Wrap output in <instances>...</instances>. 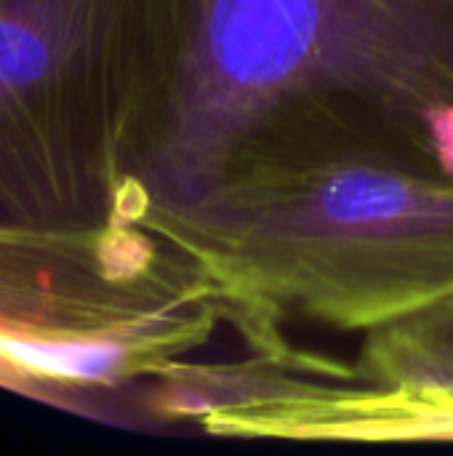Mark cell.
Listing matches in <instances>:
<instances>
[{
  "label": "cell",
  "mask_w": 453,
  "mask_h": 456,
  "mask_svg": "<svg viewBox=\"0 0 453 456\" xmlns=\"http://www.w3.org/2000/svg\"><path fill=\"white\" fill-rule=\"evenodd\" d=\"M312 120L453 176V0H133L115 222L150 230Z\"/></svg>",
  "instance_id": "cell-1"
},
{
  "label": "cell",
  "mask_w": 453,
  "mask_h": 456,
  "mask_svg": "<svg viewBox=\"0 0 453 456\" xmlns=\"http://www.w3.org/2000/svg\"><path fill=\"white\" fill-rule=\"evenodd\" d=\"M147 232L200 267L248 353L302 355L286 318L368 334L453 297V176L358 126L267 134Z\"/></svg>",
  "instance_id": "cell-2"
},
{
  "label": "cell",
  "mask_w": 453,
  "mask_h": 456,
  "mask_svg": "<svg viewBox=\"0 0 453 456\" xmlns=\"http://www.w3.org/2000/svg\"><path fill=\"white\" fill-rule=\"evenodd\" d=\"M230 305L200 267L125 224L0 216V382L120 393L203 347Z\"/></svg>",
  "instance_id": "cell-3"
},
{
  "label": "cell",
  "mask_w": 453,
  "mask_h": 456,
  "mask_svg": "<svg viewBox=\"0 0 453 456\" xmlns=\"http://www.w3.org/2000/svg\"><path fill=\"white\" fill-rule=\"evenodd\" d=\"M133 0H0V216L115 222Z\"/></svg>",
  "instance_id": "cell-4"
},
{
  "label": "cell",
  "mask_w": 453,
  "mask_h": 456,
  "mask_svg": "<svg viewBox=\"0 0 453 456\" xmlns=\"http://www.w3.org/2000/svg\"><path fill=\"white\" fill-rule=\"evenodd\" d=\"M195 428L232 441L453 446V390L294 371L272 393L208 414Z\"/></svg>",
  "instance_id": "cell-5"
},
{
  "label": "cell",
  "mask_w": 453,
  "mask_h": 456,
  "mask_svg": "<svg viewBox=\"0 0 453 456\" xmlns=\"http://www.w3.org/2000/svg\"><path fill=\"white\" fill-rule=\"evenodd\" d=\"M355 379L453 390V297L366 334Z\"/></svg>",
  "instance_id": "cell-6"
}]
</instances>
